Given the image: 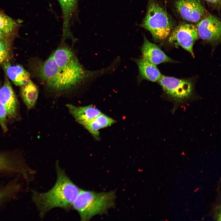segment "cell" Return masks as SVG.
<instances>
[{
  "label": "cell",
  "instance_id": "4",
  "mask_svg": "<svg viewBox=\"0 0 221 221\" xmlns=\"http://www.w3.org/2000/svg\"><path fill=\"white\" fill-rule=\"evenodd\" d=\"M147 12L142 25L154 39L164 41L173 29V22L165 7L157 0H148Z\"/></svg>",
  "mask_w": 221,
  "mask_h": 221
},
{
  "label": "cell",
  "instance_id": "16",
  "mask_svg": "<svg viewBox=\"0 0 221 221\" xmlns=\"http://www.w3.org/2000/svg\"><path fill=\"white\" fill-rule=\"evenodd\" d=\"M21 94L25 105L29 109L33 108L36 104L39 94L36 85L30 80L26 85L21 87Z\"/></svg>",
  "mask_w": 221,
  "mask_h": 221
},
{
  "label": "cell",
  "instance_id": "14",
  "mask_svg": "<svg viewBox=\"0 0 221 221\" xmlns=\"http://www.w3.org/2000/svg\"><path fill=\"white\" fill-rule=\"evenodd\" d=\"M140 77L152 82L158 81L162 75L156 65L152 63L144 58L136 60Z\"/></svg>",
  "mask_w": 221,
  "mask_h": 221
},
{
  "label": "cell",
  "instance_id": "8",
  "mask_svg": "<svg viewBox=\"0 0 221 221\" xmlns=\"http://www.w3.org/2000/svg\"><path fill=\"white\" fill-rule=\"evenodd\" d=\"M195 25L202 40L210 42L220 41L221 24L219 18L209 13Z\"/></svg>",
  "mask_w": 221,
  "mask_h": 221
},
{
  "label": "cell",
  "instance_id": "7",
  "mask_svg": "<svg viewBox=\"0 0 221 221\" xmlns=\"http://www.w3.org/2000/svg\"><path fill=\"white\" fill-rule=\"evenodd\" d=\"M158 81L167 93L176 99L188 97L192 91V83L188 80L162 75Z\"/></svg>",
  "mask_w": 221,
  "mask_h": 221
},
{
  "label": "cell",
  "instance_id": "12",
  "mask_svg": "<svg viewBox=\"0 0 221 221\" xmlns=\"http://www.w3.org/2000/svg\"><path fill=\"white\" fill-rule=\"evenodd\" d=\"M0 102L4 107L7 116L14 117L16 114L17 100L11 85L6 78L0 88Z\"/></svg>",
  "mask_w": 221,
  "mask_h": 221
},
{
  "label": "cell",
  "instance_id": "6",
  "mask_svg": "<svg viewBox=\"0 0 221 221\" xmlns=\"http://www.w3.org/2000/svg\"><path fill=\"white\" fill-rule=\"evenodd\" d=\"M168 37L169 43L182 47L194 56L193 45L199 37L195 24L181 23L173 28Z\"/></svg>",
  "mask_w": 221,
  "mask_h": 221
},
{
  "label": "cell",
  "instance_id": "9",
  "mask_svg": "<svg viewBox=\"0 0 221 221\" xmlns=\"http://www.w3.org/2000/svg\"><path fill=\"white\" fill-rule=\"evenodd\" d=\"M61 9L63 17V36L64 39L74 38L71 31V20L75 14L78 0H57Z\"/></svg>",
  "mask_w": 221,
  "mask_h": 221
},
{
  "label": "cell",
  "instance_id": "3",
  "mask_svg": "<svg viewBox=\"0 0 221 221\" xmlns=\"http://www.w3.org/2000/svg\"><path fill=\"white\" fill-rule=\"evenodd\" d=\"M115 192H97L81 189L74 202L73 208L81 221L90 220L97 215L105 213L114 205Z\"/></svg>",
  "mask_w": 221,
  "mask_h": 221
},
{
  "label": "cell",
  "instance_id": "20",
  "mask_svg": "<svg viewBox=\"0 0 221 221\" xmlns=\"http://www.w3.org/2000/svg\"><path fill=\"white\" fill-rule=\"evenodd\" d=\"M204 1L212 9L219 11L220 10L221 0H204Z\"/></svg>",
  "mask_w": 221,
  "mask_h": 221
},
{
  "label": "cell",
  "instance_id": "13",
  "mask_svg": "<svg viewBox=\"0 0 221 221\" xmlns=\"http://www.w3.org/2000/svg\"><path fill=\"white\" fill-rule=\"evenodd\" d=\"M2 64L5 74L16 85L20 87L25 85L30 79L29 73L21 65H12L9 60Z\"/></svg>",
  "mask_w": 221,
  "mask_h": 221
},
{
  "label": "cell",
  "instance_id": "21",
  "mask_svg": "<svg viewBox=\"0 0 221 221\" xmlns=\"http://www.w3.org/2000/svg\"><path fill=\"white\" fill-rule=\"evenodd\" d=\"M8 35L0 30V39H6Z\"/></svg>",
  "mask_w": 221,
  "mask_h": 221
},
{
  "label": "cell",
  "instance_id": "19",
  "mask_svg": "<svg viewBox=\"0 0 221 221\" xmlns=\"http://www.w3.org/2000/svg\"><path fill=\"white\" fill-rule=\"evenodd\" d=\"M7 115L6 110L0 102V125L5 131L7 130L6 121Z\"/></svg>",
  "mask_w": 221,
  "mask_h": 221
},
{
  "label": "cell",
  "instance_id": "2",
  "mask_svg": "<svg viewBox=\"0 0 221 221\" xmlns=\"http://www.w3.org/2000/svg\"><path fill=\"white\" fill-rule=\"evenodd\" d=\"M38 74L48 87L59 92L69 90L88 79L87 75L76 67L57 64L52 55L39 66Z\"/></svg>",
  "mask_w": 221,
  "mask_h": 221
},
{
  "label": "cell",
  "instance_id": "15",
  "mask_svg": "<svg viewBox=\"0 0 221 221\" xmlns=\"http://www.w3.org/2000/svg\"><path fill=\"white\" fill-rule=\"evenodd\" d=\"M115 122L113 119L102 113L84 127L98 140L99 138V130L111 126Z\"/></svg>",
  "mask_w": 221,
  "mask_h": 221
},
{
  "label": "cell",
  "instance_id": "10",
  "mask_svg": "<svg viewBox=\"0 0 221 221\" xmlns=\"http://www.w3.org/2000/svg\"><path fill=\"white\" fill-rule=\"evenodd\" d=\"M66 106L76 120L83 126L102 113L92 105L79 107L69 104Z\"/></svg>",
  "mask_w": 221,
  "mask_h": 221
},
{
  "label": "cell",
  "instance_id": "18",
  "mask_svg": "<svg viewBox=\"0 0 221 221\" xmlns=\"http://www.w3.org/2000/svg\"><path fill=\"white\" fill-rule=\"evenodd\" d=\"M6 39H0V64L9 60L10 58L9 50Z\"/></svg>",
  "mask_w": 221,
  "mask_h": 221
},
{
  "label": "cell",
  "instance_id": "17",
  "mask_svg": "<svg viewBox=\"0 0 221 221\" xmlns=\"http://www.w3.org/2000/svg\"><path fill=\"white\" fill-rule=\"evenodd\" d=\"M17 26L16 22L11 17L0 13V30L8 35L12 33Z\"/></svg>",
  "mask_w": 221,
  "mask_h": 221
},
{
  "label": "cell",
  "instance_id": "1",
  "mask_svg": "<svg viewBox=\"0 0 221 221\" xmlns=\"http://www.w3.org/2000/svg\"><path fill=\"white\" fill-rule=\"evenodd\" d=\"M56 168V180L52 187L44 193L33 191L32 199L41 218L53 208L59 207L66 211L72 209L73 204L81 189L69 178L58 162Z\"/></svg>",
  "mask_w": 221,
  "mask_h": 221
},
{
  "label": "cell",
  "instance_id": "5",
  "mask_svg": "<svg viewBox=\"0 0 221 221\" xmlns=\"http://www.w3.org/2000/svg\"><path fill=\"white\" fill-rule=\"evenodd\" d=\"M204 0H171L172 10L184 22L196 24L210 13Z\"/></svg>",
  "mask_w": 221,
  "mask_h": 221
},
{
  "label": "cell",
  "instance_id": "11",
  "mask_svg": "<svg viewBox=\"0 0 221 221\" xmlns=\"http://www.w3.org/2000/svg\"><path fill=\"white\" fill-rule=\"evenodd\" d=\"M141 51L143 58L156 65L172 61L157 45L149 41L145 37Z\"/></svg>",
  "mask_w": 221,
  "mask_h": 221
}]
</instances>
